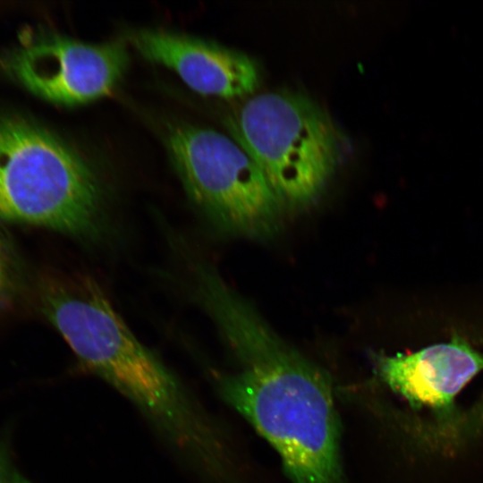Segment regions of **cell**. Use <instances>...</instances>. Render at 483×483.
<instances>
[{
	"instance_id": "5b68a950",
	"label": "cell",
	"mask_w": 483,
	"mask_h": 483,
	"mask_svg": "<svg viewBox=\"0 0 483 483\" xmlns=\"http://www.w3.org/2000/svg\"><path fill=\"white\" fill-rule=\"evenodd\" d=\"M166 144L190 199L212 224L254 238L276 230L282 206L233 140L211 129L176 124L169 129Z\"/></svg>"
},
{
	"instance_id": "ba28073f",
	"label": "cell",
	"mask_w": 483,
	"mask_h": 483,
	"mask_svg": "<svg viewBox=\"0 0 483 483\" xmlns=\"http://www.w3.org/2000/svg\"><path fill=\"white\" fill-rule=\"evenodd\" d=\"M483 369V354L460 338L410 354L381 356L385 383L414 407L448 406Z\"/></svg>"
},
{
	"instance_id": "6da1fadb",
	"label": "cell",
	"mask_w": 483,
	"mask_h": 483,
	"mask_svg": "<svg viewBox=\"0 0 483 483\" xmlns=\"http://www.w3.org/2000/svg\"><path fill=\"white\" fill-rule=\"evenodd\" d=\"M209 312L242 363L222 395L279 453L294 483H344L340 434L326 374L284 343L233 291Z\"/></svg>"
},
{
	"instance_id": "3957f363",
	"label": "cell",
	"mask_w": 483,
	"mask_h": 483,
	"mask_svg": "<svg viewBox=\"0 0 483 483\" xmlns=\"http://www.w3.org/2000/svg\"><path fill=\"white\" fill-rule=\"evenodd\" d=\"M233 140L262 172L281 206L304 208L324 191L340 157L326 111L288 91L255 95L226 120Z\"/></svg>"
},
{
	"instance_id": "52a82bcc",
	"label": "cell",
	"mask_w": 483,
	"mask_h": 483,
	"mask_svg": "<svg viewBox=\"0 0 483 483\" xmlns=\"http://www.w3.org/2000/svg\"><path fill=\"white\" fill-rule=\"evenodd\" d=\"M128 38L144 58L173 70L199 94L234 98L255 91L258 86V68L242 52L162 30H134Z\"/></svg>"
},
{
	"instance_id": "7a4b0ae2",
	"label": "cell",
	"mask_w": 483,
	"mask_h": 483,
	"mask_svg": "<svg viewBox=\"0 0 483 483\" xmlns=\"http://www.w3.org/2000/svg\"><path fill=\"white\" fill-rule=\"evenodd\" d=\"M0 219L95 240L106 225L103 191L67 144L32 122L3 116Z\"/></svg>"
},
{
	"instance_id": "8992f818",
	"label": "cell",
	"mask_w": 483,
	"mask_h": 483,
	"mask_svg": "<svg viewBox=\"0 0 483 483\" xmlns=\"http://www.w3.org/2000/svg\"><path fill=\"white\" fill-rule=\"evenodd\" d=\"M129 64L124 44H89L51 36L4 54L0 66L32 92L64 105L90 102L110 94Z\"/></svg>"
},
{
	"instance_id": "30bf717a",
	"label": "cell",
	"mask_w": 483,
	"mask_h": 483,
	"mask_svg": "<svg viewBox=\"0 0 483 483\" xmlns=\"http://www.w3.org/2000/svg\"><path fill=\"white\" fill-rule=\"evenodd\" d=\"M0 483H30L18 472L3 447H0Z\"/></svg>"
},
{
	"instance_id": "9c48e42d",
	"label": "cell",
	"mask_w": 483,
	"mask_h": 483,
	"mask_svg": "<svg viewBox=\"0 0 483 483\" xmlns=\"http://www.w3.org/2000/svg\"><path fill=\"white\" fill-rule=\"evenodd\" d=\"M15 272L11 249L0 233V305L5 303L13 292Z\"/></svg>"
},
{
	"instance_id": "277c9868",
	"label": "cell",
	"mask_w": 483,
	"mask_h": 483,
	"mask_svg": "<svg viewBox=\"0 0 483 483\" xmlns=\"http://www.w3.org/2000/svg\"><path fill=\"white\" fill-rule=\"evenodd\" d=\"M39 300L80 365L131 402L151 398L166 384L171 371L133 335L91 277L47 278Z\"/></svg>"
}]
</instances>
